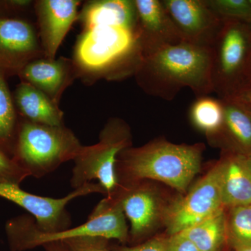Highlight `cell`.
<instances>
[{
  "mask_svg": "<svg viewBox=\"0 0 251 251\" xmlns=\"http://www.w3.org/2000/svg\"><path fill=\"white\" fill-rule=\"evenodd\" d=\"M18 75L21 81L41 91L59 105L64 91L77 78L73 59L63 57L34 59L23 68Z\"/></svg>",
  "mask_w": 251,
  "mask_h": 251,
  "instance_id": "cell-14",
  "label": "cell"
},
{
  "mask_svg": "<svg viewBox=\"0 0 251 251\" xmlns=\"http://www.w3.org/2000/svg\"><path fill=\"white\" fill-rule=\"evenodd\" d=\"M80 1L39 0L34 3L37 29L44 57L55 59L59 46L78 19Z\"/></svg>",
  "mask_w": 251,
  "mask_h": 251,
  "instance_id": "cell-12",
  "label": "cell"
},
{
  "mask_svg": "<svg viewBox=\"0 0 251 251\" xmlns=\"http://www.w3.org/2000/svg\"><path fill=\"white\" fill-rule=\"evenodd\" d=\"M204 149L201 143L177 145L164 139L153 140L140 148L130 147L117 156V183L153 179L184 191L201 170Z\"/></svg>",
  "mask_w": 251,
  "mask_h": 251,
  "instance_id": "cell-2",
  "label": "cell"
},
{
  "mask_svg": "<svg viewBox=\"0 0 251 251\" xmlns=\"http://www.w3.org/2000/svg\"><path fill=\"white\" fill-rule=\"evenodd\" d=\"M184 42L211 47L223 21L206 0H161Z\"/></svg>",
  "mask_w": 251,
  "mask_h": 251,
  "instance_id": "cell-11",
  "label": "cell"
},
{
  "mask_svg": "<svg viewBox=\"0 0 251 251\" xmlns=\"http://www.w3.org/2000/svg\"><path fill=\"white\" fill-rule=\"evenodd\" d=\"M251 85V66L250 69V72H249V78H248L247 86Z\"/></svg>",
  "mask_w": 251,
  "mask_h": 251,
  "instance_id": "cell-33",
  "label": "cell"
},
{
  "mask_svg": "<svg viewBox=\"0 0 251 251\" xmlns=\"http://www.w3.org/2000/svg\"><path fill=\"white\" fill-rule=\"evenodd\" d=\"M46 251H69L62 242L48 243L43 246Z\"/></svg>",
  "mask_w": 251,
  "mask_h": 251,
  "instance_id": "cell-30",
  "label": "cell"
},
{
  "mask_svg": "<svg viewBox=\"0 0 251 251\" xmlns=\"http://www.w3.org/2000/svg\"><path fill=\"white\" fill-rule=\"evenodd\" d=\"M227 232L234 249L251 247V204L229 208Z\"/></svg>",
  "mask_w": 251,
  "mask_h": 251,
  "instance_id": "cell-23",
  "label": "cell"
},
{
  "mask_svg": "<svg viewBox=\"0 0 251 251\" xmlns=\"http://www.w3.org/2000/svg\"><path fill=\"white\" fill-rule=\"evenodd\" d=\"M84 29L97 26H117L136 31L138 14L134 0L87 1L79 12Z\"/></svg>",
  "mask_w": 251,
  "mask_h": 251,
  "instance_id": "cell-16",
  "label": "cell"
},
{
  "mask_svg": "<svg viewBox=\"0 0 251 251\" xmlns=\"http://www.w3.org/2000/svg\"></svg>",
  "mask_w": 251,
  "mask_h": 251,
  "instance_id": "cell-35",
  "label": "cell"
},
{
  "mask_svg": "<svg viewBox=\"0 0 251 251\" xmlns=\"http://www.w3.org/2000/svg\"><path fill=\"white\" fill-rule=\"evenodd\" d=\"M108 239L103 237H85L74 238L63 241L69 251H110Z\"/></svg>",
  "mask_w": 251,
  "mask_h": 251,
  "instance_id": "cell-26",
  "label": "cell"
},
{
  "mask_svg": "<svg viewBox=\"0 0 251 251\" xmlns=\"http://www.w3.org/2000/svg\"><path fill=\"white\" fill-rule=\"evenodd\" d=\"M235 251H251V247L236 248Z\"/></svg>",
  "mask_w": 251,
  "mask_h": 251,
  "instance_id": "cell-32",
  "label": "cell"
},
{
  "mask_svg": "<svg viewBox=\"0 0 251 251\" xmlns=\"http://www.w3.org/2000/svg\"><path fill=\"white\" fill-rule=\"evenodd\" d=\"M108 197L115 198L120 203L124 214L129 220L128 236L133 240L148 234L161 215V204L156 193L139 182L117 184Z\"/></svg>",
  "mask_w": 251,
  "mask_h": 251,
  "instance_id": "cell-13",
  "label": "cell"
},
{
  "mask_svg": "<svg viewBox=\"0 0 251 251\" xmlns=\"http://www.w3.org/2000/svg\"><path fill=\"white\" fill-rule=\"evenodd\" d=\"M167 251H200V250L184 234L179 232L168 238Z\"/></svg>",
  "mask_w": 251,
  "mask_h": 251,
  "instance_id": "cell-28",
  "label": "cell"
},
{
  "mask_svg": "<svg viewBox=\"0 0 251 251\" xmlns=\"http://www.w3.org/2000/svg\"><path fill=\"white\" fill-rule=\"evenodd\" d=\"M29 176L11 156L0 150V184L21 185Z\"/></svg>",
  "mask_w": 251,
  "mask_h": 251,
  "instance_id": "cell-25",
  "label": "cell"
},
{
  "mask_svg": "<svg viewBox=\"0 0 251 251\" xmlns=\"http://www.w3.org/2000/svg\"><path fill=\"white\" fill-rule=\"evenodd\" d=\"M131 145V135L128 125L123 120L113 118L101 130L98 143L82 146L74 159L70 182L74 189L98 180L110 196L117 186L115 165L119 153Z\"/></svg>",
  "mask_w": 251,
  "mask_h": 251,
  "instance_id": "cell-7",
  "label": "cell"
},
{
  "mask_svg": "<svg viewBox=\"0 0 251 251\" xmlns=\"http://www.w3.org/2000/svg\"><path fill=\"white\" fill-rule=\"evenodd\" d=\"M0 9V72L17 75L29 62L44 57L38 29L23 18L1 14Z\"/></svg>",
  "mask_w": 251,
  "mask_h": 251,
  "instance_id": "cell-10",
  "label": "cell"
},
{
  "mask_svg": "<svg viewBox=\"0 0 251 251\" xmlns=\"http://www.w3.org/2000/svg\"><path fill=\"white\" fill-rule=\"evenodd\" d=\"M140 48L136 31L117 26L84 29L74 49L77 77L87 82L134 74Z\"/></svg>",
  "mask_w": 251,
  "mask_h": 251,
  "instance_id": "cell-3",
  "label": "cell"
},
{
  "mask_svg": "<svg viewBox=\"0 0 251 251\" xmlns=\"http://www.w3.org/2000/svg\"><path fill=\"white\" fill-rule=\"evenodd\" d=\"M191 123L211 140L217 139L224 120L222 100L204 96L198 97L189 112Z\"/></svg>",
  "mask_w": 251,
  "mask_h": 251,
  "instance_id": "cell-21",
  "label": "cell"
},
{
  "mask_svg": "<svg viewBox=\"0 0 251 251\" xmlns=\"http://www.w3.org/2000/svg\"><path fill=\"white\" fill-rule=\"evenodd\" d=\"M168 238L157 237L133 247H115L114 251H167Z\"/></svg>",
  "mask_w": 251,
  "mask_h": 251,
  "instance_id": "cell-27",
  "label": "cell"
},
{
  "mask_svg": "<svg viewBox=\"0 0 251 251\" xmlns=\"http://www.w3.org/2000/svg\"><path fill=\"white\" fill-rule=\"evenodd\" d=\"M6 77V75L0 72V150L12 158L20 116Z\"/></svg>",
  "mask_w": 251,
  "mask_h": 251,
  "instance_id": "cell-22",
  "label": "cell"
},
{
  "mask_svg": "<svg viewBox=\"0 0 251 251\" xmlns=\"http://www.w3.org/2000/svg\"><path fill=\"white\" fill-rule=\"evenodd\" d=\"M219 161L186 196L176 200L163 211V219L170 236L201 224L225 209Z\"/></svg>",
  "mask_w": 251,
  "mask_h": 251,
  "instance_id": "cell-8",
  "label": "cell"
},
{
  "mask_svg": "<svg viewBox=\"0 0 251 251\" xmlns=\"http://www.w3.org/2000/svg\"><path fill=\"white\" fill-rule=\"evenodd\" d=\"M227 99H233L246 108L251 110V85L247 86L230 98Z\"/></svg>",
  "mask_w": 251,
  "mask_h": 251,
  "instance_id": "cell-29",
  "label": "cell"
},
{
  "mask_svg": "<svg viewBox=\"0 0 251 251\" xmlns=\"http://www.w3.org/2000/svg\"><path fill=\"white\" fill-rule=\"evenodd\" d=\"M82 146L64 125H41L20 117L12 158L29 176L41 178L74 161Z\"/></svg>",
  "mask_w": 251,
  "mask_h": 251,
  "instance_id": "cell-5",
  "label": "cell"
},
{
  "mask_svg": "<svg viewBox=\"0 0 251 251\" xmlns=\"http://www.w3.org/2000/svg\"><path fill=\"white\" fill-rule=\"evenodd\" d=\"M10 247L14 251H23L44 246L48 243L85 237H103L125 243L128 239L126 216L120 203L112 197H105L94 208L83 224L69 227L56 233H44L36 227L29 216L11 220L6 226Z\"/></svg>",
  "mask_w": 251,
  "mask_h": 251,
  "instance_id": "cell-4",
  "label": "cell"
},
{
  "mask_svg": "<svg viewBox=\"0 0 251 251\" xmlns=\"http://www.w3.org/2000/svg\"><path fill=\"white\" fill-rule=\"evenodd\" d=\"M249 4H250V9H251V18H250V22H249V25L251 27V0H249Z\"/></svg>",
  "mask_w": 251,
  "mask_h": 251,
  "instance_id": "cell-34",
  "label": "cell"
},
{
  "mask_svg": "<svg viewBox=\"0 0 251 251\" xmlns=\"http://www.w3.org/2000/svg\"><path fill=\"white\" fill-rule=\"evenodd\" d=\"M221 189L224 207L251 204V172L244 154L234 152L220 161Z\"/></svg>",
  "mask_w": 251,
  "mask_h": 251,
  "instance_id": "cell-18",
  "label": "cell"
},
{
  "mask_svg": "<svg viewBox=\"0 0 251 251\" xmlns=\"http://www.w3.org/2000/svg\"><path fill=\"white\" fill-rule=\"evenodd\" d=\"M200 251H222L227 238L225 209L201 224L181 232Z\"/></svg>",
  "mask_w": 251,
  "mask_h": 251,
  "instance_id": "cell-20",
  "label": "cell"
},
{
  "mask_svg": "<svg viewBox=\"0 0 251 251\" xmlns=\"http://www.w3.org/2000/svg\"><path fill=\"white\" fill-rule=\"evenodd\" d=\"M206 2L222 21H239L249 25V0H206Z\"/></svg>",
  "mask_w": 251,
  "mask_h": 251,
  "instance_id": "cell-24",
  "label": "cell"
},
{
  "mask_svg": "<svg viewBox=\"0 0 251 251\" xmlns=\"http://www.w3.org/2000/svg\"><path fill=\"white\" fill-rule=\"evenodd\" d=\"M105 191L99 183H90L74 189L61 198L42 197L26 192L20 185L0 184V197L15 203L28 211L38 229L44 233H56L70 227L71 216L67 210L69 202L75 198Z\"/></svg>",
  "mask_w": 251,
  "mask_h": 251,
  "instance_id": "cell-9",
  "label": "cell"
},
{
  "mask_svg": "<svg viewBox=\"0 0 251 251\" xmlns=\"http://www.w3.org/2000/svg\"><path fill=\"white\" fill-rule=\"evenodd\" d=\"M244 156L246 164H247L248 168H249V170H250L251 172V154L244 155Z\"/></svg>",
  "mask_w": 251,
  "mask_h": 251,
  "instance_id": "cell-31",
  "label": "cell"
},
{
  "mask_svg": "<svg viewBox=\"0 0 251 251\" xmlns=\"http://www.w3.org/2000/svg\"><path fill=\"white\" fill-rule=\"evenodd\" d=\"M133 75L149 95L173 100L185 87L198 97L213 92L211 49L182 42L156 49L140 50Z\"/></svg>",
  "mask_w": 251,
  "mask_h": 251,
  "instance_id": "cell-1",
  "label": "cell"
},
{
  "mask_svg": "<svg viewBox=\"0 0 251 251\" xmlns=\"http://www.w3.org/2000/svg\"><path fill=\"white\" fill-rule=\"evenodd\" d=\"M138 14L136 34L140 50L184 42L161 0H134Z\"/></svg>",
  "mask_w": 251,
  "mask_h": 251,
  "instance_id": "cell-15",
  "label": "cell"
},
{
  "mask_svg": "<svg viewBox=\"0 0 251 251\" xmlns=\"http://www.w3.org/2000/svg\"><path fill=\"white\" fill-rule=\"evenodd\" d=\"M211 84L220 99L230 98L248 84L251 66V27L223 21L211 46Z\"/></svg>",
  "mask_w": 251,
  "mask_h": 251,
  "instance_id": "cell-6",
  "label": "cell"
},
{
  "mask_svg": "<svg viewBox=\"0 0 251 251\" xmlns=\"http://www.w3.org/2000/svg\"><path fill=\"white\" fill-rule=\"evenodd\" d=\"M221 100L224 105V120L217 139L226 140L236 153L251 154V110L233 99Z\"/></svg>",
  "mask_w": 251,
  "mask_h": 251,
  "instance_id": "cell-19",
  "label": "cell"
},
{
  "mask_svg": "<svg viewBox=\"0 0 251 251\" xmlns=\"http://www.w3.org/2000/svg\"><path fill=\"white\" fill-rule=\"evenodd\" d=\"M13 99L18 115L23 120L41 125H64V113L59 105L27 82L21 81L16 86Z\"/></svg>",
  "mask_w": 251,
  "mask_h": 251,
  "instance_id": "cell-17",
  "label": "cell"
}]
</instances>
